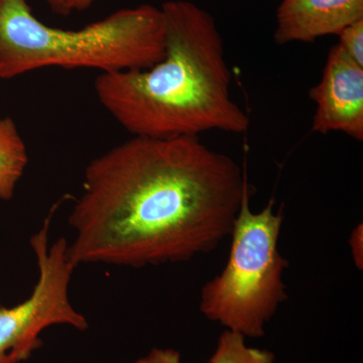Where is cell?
<instances>
[{"label":"cell","instance_id":"6da1fadb","mask_svg":"<svg viewBox=\"0 0 363 363\" xmlns=\"http://www.w3.org/2000/svg\"><path fill=\"white\" fill-rule=\"evenodd\" d=\"M247 183L199 136H133L86 167L69 216L71 259L145 267L212 252L230 235Z\"/></svg>","mask_w":363,"mask_h":363},{"label":"cell","instance_id":"7a4b0ae2","mask_svg":"<svg viewBox=\"0 0 363 363\" xmlns=\"http://www.w3.org/2000/svg\"><path fill=\"white\" fill-rule=\"evenodd\" d=\"M161 9L164 58L147 69L99 74L94 89L100 104L133 136L245 133L250 117L231 96V71L214 16L189 0H169Z\"/></svg>","mask_w":363,"mask_h":363},{"label":"cell","instance_id":"3957f363","mask_svg":"<svg viewBox=\"0 0 363 363\" xmlns=\"http://www.w3.org/2000/svg\"><path fill=\"white\" fill-rule=\"evenodd\" d=\"M166 52L161 7L121 9L80 30L52 28L38 20L26 0H0V78L58 67L100 74L147 69Z\"/></svg>","mask_w":363,"mask_h":363},{"label":"cell","instance_id":"277c9868","mask_svg":"<svg viewBox=\"0 0 363 363\" xmlns=\"http://www.w3.org/2000/svg\"><path fill=\"white\" fill-rule=\"evenodd\" d=\"M250 198L247 183L231 229L228 259L203 286L200 311L226 330L259 338L288 298L283 276L289 262L279 250L283 212H274V199L252 212Z\"/></svg>","mask_w":363,"mask_h":363},{"label":"cell","instance_id":"5b68a950","mask_svg":"<svg viewBox=\"0 0 363 363\" xmlns=\"http://www.w3.org/2000/svg\"><path fill=\"white\" fill-rule=\"evenodd\" d=\"M54 210L30 238L39 278L30 297L13 307L0 305V355L11 354L18 362L28 359L42 345L40 334L52 325L88 328L84 315L71 304L72 274L76 269L64 238L49 242Z\"/></svg>","mask_w":363,"mask_h":363},{"label":"cell","instance_id":"8992f818","mask_svg":"<svg viewBox=\"0 0 363 363\" xmlns=\"http://www.w3.org/2000/svg\"><path fill=\"white\" fill-rule=\"evenodd\" d=\"M309 97L316 104L312 131H338L362 142L363 67L338 45L329 52L321 81L310 89Z\"/></svg>","mask_w":363,"mask_h":363},{"label":"cell","instance_id":"52a82bcc","mask_svg":"<svg viewBox=\"0 0 363 363\" xmlns=\"http://www.w3.org/2000/svg\"><path fill=\"white\" fill-rule=\"evenodd\" d=\"M276 18L277 44L311 43L363 20V0H283Z\"/></svg>","mask_w":363,"mask_h":363},{"label":"cell","instance_id":"ba28073f","mask_svg":"<svg viewBox=\"0 0 363 363\" xmlns=\"http://www.w3.org/2000/svg\"><path fill=\"white\" fill-rule=\"evenodd\" d=\"M28 164L26 145L11 117L0 118V199L13 197Z\"/></svg>","mask_w":363,"mask_h":363},{"label":"cell","instance_id":"9c48e42d","mask_svg":"<svg viewBox=\"0 0 363 363\" xmlns=\"http://www.w3.org/2000/svg\"><path fill=\"white\" fill-rule=\"evenodd\" d=\"M245 339L243 334L225 329L208 363H274V352L248 346Z\"/></svg>","mask_w":363,"mask_h":363},{"label":"cell","instance_id":"30bf717a","mask_svg":"<svg viewBox=\"0 0 363 363\" xmlns=\"http://www.w3.org/2000/svg\"><path fill=\"white\" fill-rule=\"evenodd\" d=\"M338 35L339 47L358 65L363 67V20L348 26Z\"/></svg>","mask_w":363,"mask_h":363},{"label":"cell","instance_id":"8fae6325","mask_svg":"<svg viewBox=\"0 0 363 363\" xmlns=\"http://www.w3.org/2000/svg\"><path fill=\"white\" fill-rule=\"evenodd\" d=\"M135 363H181V354L172 348H154Z\"/></svg>","mask_w":363,"mask_h":363},{"label":"cell","instance_id":"7c38bea8","mask_svg":"<svg viewBox=\"0 0 363 363\" xmlns=\"http://www.w3.org/2000/svg\"><path fill=\"white\" fill-rule=\"evenodd\" d=\"M363 226L358 224L350 234V245L355 266L359 269L363 267Z\"/></svg>","mask_w":363,"mask_h":363},{"label":"cell","instance_id":"4fadbf2b","mask_svg":"<svg viewBox=\"0 0 363 363\" xmlns=\"http://www.w3.org/2000/svg\"><path fill=\"white\" fill-rule=\"evenodd\" d=\"M49 6L51 7L52 11L60 16H69L71 11H69L68 4H67V0H45Z\"/></svg>","mask_w":363,"mask_h":363},{"label":"cell","instance_id":"5bb4252c","mask_svg":"<svg viewBox=\"0 0 363 363\" xmlns=\"http://www.w3.org/2000/svg\"><path fill=\"white\" fill-rule=\"evenodd\" d=\"M96 0H67L69 11H84L92 6Z\"/></svg>","mask_w":363,"mask_h":363},{"label":"cell","instance_id":"9a60e30c","mask_svg":"<svg viewBox=\"0 0 363 363\" xmlns=\"http://www.w3.org/2000/svg\"><path fill=\"white\" fill-rule=\"evenodd\" d=\"M0 363H18L11 354L0 355Z\"/></svg>","mask_w":363,"mask_h":363}]
</instances>
